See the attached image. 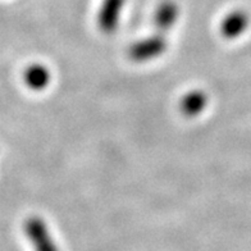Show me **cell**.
Instances as JSON below:
<instances>
[{
  "mask_svg": "<svg viewBox=\"0 0 251 251\" xmlns=\"http://www.w3.org/2000/svg\"><path fill=\"white\" fill-rule=\"evenodd\" d=\"M168 48L169 40L167 35L154 31L151 35L137 40L129 47L128 58L139 64L149 63L164 55Z\"/></svg>",
  "mask_w": 251,
  "mask_h": 251,
  "instance_id": "1",
  "label": "cell"
},
{
  "mask_svg": "<svg viewBox=\"0 0 251 251\" xmlns=\"http://www.w3.org/2000/svg\"><path fill=\"white\" fill-rule=\"evenodd\" d=\"M24 228L33 251H59V246L54 240L45 219L39 215H32L26 219Z\"/></svg>",
  "mask_w": 251,
  "mask_h": 251,
  "instance_id": "2",
  "label": "cell"
},
{
  "mask_svg": "<svg viewBox=\"0 0 251 251\" xmlns=\"http://www.w3.org/2000/svg\"><path fill=\"white\" fill-rule=\"evenodd\" d=\"M126 0H102L98 13V27L104 35H113L118 30Z\"/></svg>",
  "mask_w": 251,
  "mask_h": 251,
  "instance_id": "3",
  "label": "cell"
},
{
  "mask_svg": "<svg viewBox=\"0 0 251 251\" xmlns=\"http://www.w3.org/2000/svg\"><path fill=\"white\" fill-rule=\"evenodd\" d=\"M179 16H181V9L178 3H176L175 0H163L156 7L155 13L152 17L154 31L168 36V33L178 22Z\"/></svg>",
  "mask_w": 251,
  "mask_h": 251,
  "instance_id": "4",
  "label": "cell"
},
{
  "mask_svg": "<svg viewBox=\"0 0 251 251\" xmlns=\"http://www.w3.org/2000/svg\"><path fill=\"white\" fill-rule=\"evenodd\" d=\"M208 102L209 96L206 91L201 89L190 90L182 96L179 101V112L188 119L196 118L205 112L208 108Z\"/></svg>",
  "mask_w": 251,
  "mask_h": 251,
  "instance_id": "5",
  "label": "cell"
},
{
  "mask_svg": "<svg viewBox=\"0 0 251 251\" xmlns=\"http://www.w3.org/2000/svg\"><path fill=\"white\" fill-rule=\"evenodd\" d=\"M53 79L51 71L49 67L41 63H33L25 70L24 81L26 86L35 93L44 91L50 86Z\"/></svg>",
  "mask_w": 251,
  "mask_h": 251,
  "instance_id": "6",
  "label": "cell"
},
{
  "mask_svg": "<svg viewBox=\"0 0 251 251\" xmlns=\"http://www.w3.org/2000/svg\"><path fill=\"white\" fill-rule=\"evenodd\" d=\"M248 26V17L244 12L236 10L231 14L226 16V18L222 21L221 32L222 35L227 39H235L238 35H241L245 27Z\"/></svg>",
  "mask_w": 251,
  "mask_h": 251,
  "instance_id": "7",
  "label": "cell"
}]
</instances>
